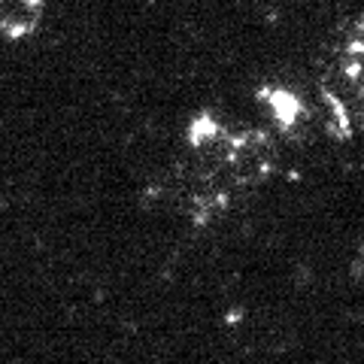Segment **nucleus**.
Here are the masks:
<instances>
[{
	"instance_id": "nucleus-1",
	"label": "nucleus",
	"mask_w": 364,
	"mask_h": 364,
	"mask_svg": "<svg viewBox=\"0 0 364 364\" xmlns=\"http://www.w3.org/2000/svg\"><path fill=\"white\" fill-rule=\"evenodd\" d=\"M46 0H0V37L6 43H28L46 25Z\"/></svg>"
}]
</instances>
